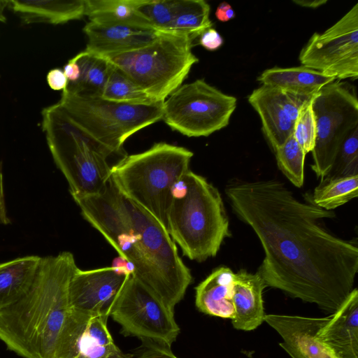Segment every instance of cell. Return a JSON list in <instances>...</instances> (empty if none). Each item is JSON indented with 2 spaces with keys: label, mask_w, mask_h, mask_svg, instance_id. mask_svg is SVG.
Masks as SVG:
<instances>
[{
  "label": "cell",
  "mask_w": 358,
  "mask_h": 358,
  "mask_svg": "<svg viewBox=\"0 0 358 358\" xmlns=\"http://www.w3.org/2000/svg\"><path fill=\"white\" fill-rule=\"evenodd\" d=\"M225 192L261 243L264 257L257 273L266 286L336 312L353 289L358 248L324 225L335 213L310 198L301 201L274 179L231 182Z\"/></svg>",
  "instance_id": "1"
},
{
  "label": "cell",
  "mask_w": 358,
  "mask_h": 358,
  "mask_svg": "<svg viewBox=\"0 0 358 358\" xmlns=\"http://www.w3.org/2000/svg\"><path fill=\"white\" fill-rule=\"evenodd\" d=\"M73 199L84 219L129 264L131 274L174 310L192 276L165 227L125 196L111 178L99 193Z\"/></svg>",
  "instance_id": "2"
},
{
  "label": "cell",
  "mask_w": 358,
  "mask_h": 358,
  "mask_svg": "<svg viewBox=\"0 0 358 358\" xmlns=\"http://www.w3.org/2000/svg\"><path fill=\"white\" fill-rule=\"evenodd\" d=\"M78 268L70 252L42 257L29 291L0 310V339L8 350L24 358H54L70 309L69 282Z\"/></svg>",
  "instance_id": "3"
},
{
  "label": "cell",
  "mask_w": 358,
  "mask_h": 358,
  "mask_svg": "<svg viewBox=\"0 0 358 358\" xmlns=\"http://www.w3.org/2000/svg\"><path fill=\"white\" fill-rule=\"evenodd\" d=\"M166 230L190 260L201 262L215 257L231 236L218 189L189 169L173 188Z\"/></svg>",
  "instance_id": "4"
},
{
  "label": "cell",
  "mask_w": 358,
  "mask_h": 358,
  "mask_svg": "<svg viewBox=\"0 0 358 358\" xmlns=\"http://www.w3.org/2000/svg\"><path fill=\"white\" fill-rule=\"evenodd\" d=\"M194 154L164 142L126 155L112 167L110 178L128 199L155 217L166 229L173 190L189 170Z\"/></svg>",
  "instance_id": "5"
},
{
  "label": "cell",
  "mask_w": 358,
  "mask_h": 358,
  "mask_svg": "<svg viewBox=\"0 0 358 358\" xmlns=\"http://www.w3.org/2000/svg\"><path fill=\"white\" fill-rule=\"evenodd\" d=\"M41 115L48 146L72 197L101 192L111 176L109 160L117 155L76 124L57 103Z\"/></svg>",
  "instance_id": "6"
},
{
  "label": "cell",
  "mask_w": 358,
  "mask_h": 358,
  "mask_svg": "<svg viewBox=\"0 0 358 358\" xmlns=\"http://www.w3.org/2000/svg\"><path fill=\"white\" fill-rule=\"evenodd\" d=\"M193 42L186 36L159 31L155 39L138 50L105 57L123 71L155 102H164L199 62Z\"/></svg>",
  "instance_id": "7"
},
{
  "label": "cell",
  "mask_w": 358,
  "mask_h": 358,
  "mask_svg": "<svg viewBox=\"0 0 358 358\" xmlns=\"http://www.w3.org/2000/svg\"><path fill=\"white\" fill-rule=\"evenodd\" d=\"M163 103H120L101 96H80L65 89L57 103L92 138L117 155L125 157V141L139 130L162 120Z\"/></svg>",
  "instance_id": "8"
},
{
  "label": "cell",
  "mask_w": 358,
  "mask_h": 358,
  "mask_svg": "<svg viewBox=\"0 0 358 358\" xmlns=\"http://www.w3.org/2000/svg\"><path fill=\"white\" fill-rule=\"evenodd\" d=\"M311 105L317 127L311 168L322 180L331 171L345 138L358 127V100L353 87L334 81L313 97Z\"/></svg>",
  "instance_id": "9"
},
{
  "label": "cell",
  "mask_w": 358,
  "mask_h": 358,
  "mask_svg": "<svg viewBox=\"0 0 358 358\" xmlns=\"http://www.w3.org/2000/svg\"><path fill=\"white\" fill-rule=\"evenodd\" d=\"M236 101L198 79L180 86L164 101L162 120L188 137L208 136L228 125Z\"/></svg>",
  "instance_id": "10"
},
{
  "label": "cell",
  "mask_w": 358,
  "mask_h": 358,
  "mask_svg": "<svg viewBox=\"0 0 358 358\" xmlns=\"http://www.w3.org/2000/svg\"><path fill=\"white\" fill-rule=\"evenodd\" d=\"M110 316L124 336L168 348L180 334L174 310L166 306L131 273L119 293Z\"/></svg>",
  "instance_id": "11"
},
{
  "label": "cell",
  "mask_w": 358,
  "mask_h": 358,
  "mask_svg": "<svg viewBox=\"0 0 358 358\" xmlns=\"http://www.w3.org/2000/svg\"><path fill=\"white\" fill-rule=\"evenodd\" d=\"M301 66L336 79L358 77V3L323 33H314L302 48Z\"/></svg>",
  "instance_id": "12"
},
{
  "label": "cell",
  "mask_w": 358,
  "mask_h": 358,
  "mask_svg": "<svg viewBox=\"0 0 358 358\" xmlns=\"http://www.w3.org/2000/svg\"><path fill=\"white\" fill-rule=\"evenodd\" d=\"M108 320L71 308L59 332L54 358H134L115 343Z\"/></svg>",
  "instance_id": "13"
},
{
  "label": "cell",
  "mask_w": 358,
  "mask_h": 358,
  "mask_svg": "<svg viewBox=\"0 0 358 358\" xmlns=\"http://www.w3.org/2000/svg\"><path fill=\"white\" fill-rule=\"evenodd\" d=\"M131 273L127 262L91 270L76 269L69 285L70 308L108 319L113 306Z\"/></svg>",
  "instance_id": "14"
},
{
  "label": "cell",
  "mask_w": 358,
  "mask_h": 358,
  "mask_svg": "<svg viewBox=\"0 0 358 358\" xmlns=\"http://www.w3.org/2000/svg\"><path fill=\"white\" fill-rule=\"evenodd\" d=\"M312 99L265 85L248 96V102L258 113L262 131L274 151L293 134L301 109Z\"/></svg>",
  "instance_id": "15"
},
{
  "label": "cell",
  "mask_w": 358,
  "mask_h": 358,
  "mask_svg": "<svg viewBox=\"0 0 358 358\" xmlns=\"http://www.w3.org/2000/svg\"><path fill=\"white\" fill-rule=\"evenodd\" d=\"M327 317L265 315L264 321L282 338L280 345L292 358H336L317 337Z\"/></svg>",
  "instance_id": "16"
},
{
  "label": "cell",
  "mask_w": 358,
  "mask_h": 358,
  "mask_svg": "<svg viewBox=\"0 0 358 358\" xmlns=\"http://www.w3.org/2000/svg\"><path fill=\"white\" fill-rule=\"evenodd\" d=\"M87 52L103 57L131 52L153 41L159 31L133 25L89 22L83 27Z\"/></svg>",
  "instance_id": "17"
},
{
  "label": "cell",
  "mask_w": 358,
  "mask_h": 358,
  "mask_svg": "<svg viewBox=\"0 0 358 358\" xmlns=\"http://www.w3.org/2000/svg\"><path fill=\"white\" fill-rule=\"evenodd\" d=\"M336 358H358V290L354 288L317 334Z\"/></svg>",
  "instance_id": "18"
},
{
  "label": "cell",
  "mask_w": 358,
  "mask_h": 358,
  "mask_svg": "<svg viewBox=\"0 0 358 358\" xmlns=\"http://www.w3.org/2000/svg\"><path fill=\"white\" fill-rule=\"evenodd\" d=\"M266 285L257 272L240 270L234 276L233 304L234 328L242 331L257 329L264 321L262 293Z\"/></svg>",
  "instance_id": "19"
},
{
  "label": "cell",
  "mask_w": 358,
  "mask_h": 358,
  "mask_svg": "<svg viewBox=\"0 0 358 358\" xmlns=\"http://www.w3.org/2000/svg\"><path fill=\"white\" fill-rule=\"evenodd\" d=\"M235 273L229 267L215 268L195 288V305L206 315L232 320Z\"/></svg>",
  "instance_id": "20"
},
{
  "label": "cell",
  "mask_w": 358,
  "mask_h": 358,
  "mask_svg": "<svg viewBox=\"0 0 358 358\" xmlns=\"http://www.w3.org/2000/svg\"><path fill=\"white\" fill-rule=\"evenodd\" d=\"M8 7L23 24H59L85 16V0H10Z\"/></svg>",
  "instance_id": "21"
},
{
  "label": "cell",
  "mask_w": 358,
  "mask_h": 358,
  "mask_svg": "<svg viewBox=\"0 0 358 358\" xmlns=\"http://www.w3.org/2000/svg\"><path fill=\"white\" fill-rule=\"evenodd\" d=\"M257 80L262 85L278 88L291 94L313 97L323 87L335 81L336 78L301 66L268 69L263 71Z\"/></svg>",
  "instance_id": "22"
},
{
  "label": "cell",
  "mask_w": 358,
  "mask_h": 358,
  "mask_svg": "<svg viewBox=\"0 0 358 358\" xmlns=\"http://www.w3.org/2000/svg\"><path fill=\"white\" fill-rule=\"evenodd\" d=\"M42 257L25 256L0 264V310L20 300L30 289Z\"/></svg>",
  "instance_id": "23"
},
{
  "label": "cell",
  "mask_w": 358,
  "mask_h": 358,
  "mask_svg": "<svg viewBox=\"0 0 358 358\" xmlns=\"http://www.w3.org/2000/svg\"><path fill=\"white\" fill-rule=\"evenodd\" d=\"M137 1L85 0V16L90 22L99 24H128L155 29L136 8Z\"/></svg>",
  "instance_id": "24"
},
{
  "label": "cell",
  "mask_w": 358,
  "mask_h": 358,
  "mask_svg": "<svg viewBox=\"0 0 358 358\" xmlns=\"http://www.w3.org/2000/svg\"><path fill=\"white\" fill-rule=\"evenodd\" d=\"M73 59L79 66L80 76L75 83H68L66 89L80 96H101L108 76L110 62L85 50Z\"/></svg>",
  "instance_id": "25"
},
{
  "label": "cell",
  "mask_w": 358,
  "mask_h": 358,
  "mask_svg": "<svg viewBox=\"0 0 358 358\" xmlns=\"http://www.w3.org/2000/svg\"><path fill=\"white\" fill-rule=\"evenodd\" d=\"M210 8L203 0H176L171 32L185 35L192 42L212 28Z\"/></svg>",
  "instance_id": "26"
},
{
  "label": "cell",
  "mask_w": 358,
  "mask_h": 358,
  "mask_svg": "<svg viewBox=\"0 0 358 358\" xmlns=\"http://www.w3.org/2000/svg\"><path fill=\"white\" fill-rule=\"evenodd\" d=\"M313 192L311 201L327 210H332L358 195V175L325 177Z\"/></svg>",
  "instance_id": "27"
},
{
  "label": "cell",
  "mask_w": 358,
  "mask_h": 358,
  "mask_svg": "<svg viewBox=\"0 0 358 358\" xmlns=\"http://www.w3.org/2000/svg\"><path fill=\"white\" fill-rule=\"evenodd\" d=\"M101 97L120 103L134 104L157 103L141 90L123 71L110 62L108 79Z\"/></svg>",
  "instance_id": "28"
},
{
  "label": "cell",
  "mask_w": 358,
  "mask_h": 358,
  "mask_svg": "<svg viewBox=\"0 0 358 358\" xmlns=\"http://www.w3.org/2000/svg\"><path fill=\"white\" fill-rule=\"evenodd\" d=\"M278 168L296 187H301L304 181L306 153L292 135L275 151Z\"/></svg>",
  "instance_id": "29"
},
{
  "label": "cell",
  "mask_w": 358,
  "mask_h": 358,
  "mask_svg": "<svg viewBox=\"0 0 358 358\" xmlns=\"http://www.w3.org/2000/svg\"><path fill=\"white\" fill-rule=\"evenodd\" d=\"M176 0H138L137 10L159 31L171 29Z\"/></svg>",
  "instance_id": "30"
},
{
  "label": "cell",
  "mask_w": 358,
  "mask_h": 358,
  "mask_svg": "<svg viewBox=\"0 0 358 358\" xmlns=\"http://www.w3.org/2000/svg\"><path fill=\"white\" fill-rule=\"evenodd\" d=\"M358 175V127L343 143L327 176Z\"/></svg>",
  "instance_id": "31"
},
{
  "label": "cell",
  "mask_w": 358,
  "mask_h": 358,
  "mask_svg": "<svg viewBox=\"0 0 358 358\" xmlns=\"http://www.w3.org/2000/svg\"><path fill=\"white\" fill-rule=\"evenodd\" d=\"M311 101L301 109L295 122L293 136L306 154L314 148L317 135V127Z\"/></svg>",
  "instance_id": "32"
},
{
  "label": "cell",
  "mask_w": 358,
  "mask_h": 358,
  "mask_svg": "<svg viewBox=\"0 0 358 358\" xmlns=\"http://www.w3.org/2000/svg\"><path fill=\"white\" fill-rule=\"evenodd\" d=\"M140 353L134 358H178L168 348L153 343H143Z\"/></svg>",
  "instance_id": "33"
},
{
  "label": "cell",
  "mask_w": 358,
  "mask_h": 358,
  "mask_svg": "<svg viewBox=\"0 0 358 358\" xmlns=\"http://www.w3.org/2000/svg\"><path fill=\"white\" fill-rule=\"evenodd\" d=\"M224 40L219 32L213 28L206 30L199 38V44L209 51L219 49L223 44Z\"/></svg>",
  "instance_id": "34"
},
{
  "label": "cell",
  "mask_w": 358,
  "mask_h": 358,
  "mask_svg": "<svg viewBox=\"0 0 358 358\" xmlns=\"http://www.w3.org/2000/svg\"><path fill=\"white\" fill-rule=\"evenodd\" d=\"M47 82L52 90L63 91L66 88L69 80L62 70L54 69L48 72Z\"/></svg>",
  "instance_id": "35"
},
{
  "label": "cell",
  "mask_w": 358,
  "mask_h": 358,
  "mask_svg": "<svg viewBox=\"0 0 358 358\" xmlns=\"http://www.w3.org/2000/svg\"><path fill=\"white\" fill-rule=\"evenodd\" d=\"M215 17L221 22H225L235 17V12L231 5L227 2L220 3L215 11Z\"/></svg>",
  "instance_id": "36"
},
{
  "label": "cell",
  "mask_w": 358,
  "mask_h": 358,
  "mask_svg": "<svg viewBox=\"0 0 358 358\" xmlns=\"http://www.w3.org/2000/svg\"><path fill=\"white\" fill-rule=\"evenodd\" d=\"M64 73L67 78L69 83H75L80 76V69L78 64L72 58L64 66Z\"/></svg>",
  "instance_id": "37"
},
{
  "label": "cell",
  "mask_w": 358,
  "mask_h": 358,
  "mask_svg": "<svg viewBox=\"0 0 358 358\" xmlns=\"http://www.w3.org/2000/svg\"><path fill=\"white\" fill-rule=\"evenodd\" d=\"M0 223L3 224H8L10 223V219L7 215L3 185V177L0 171Z\"/></svg>",
  "instance_id": "38"
},
{
  "label": "cell",
  "mask_w": 358,
  "mask_h": 358,
  "mask_svg": "<svg viewBox=\"0 0 358 358\" xmlns=\"http://www.w3.org/2000/svg\"><path fill=\"white\" fill-rule=\"evenodd\" d=\"M294 2L301 5V6L316 8L326 3V1H294Z\"/></svg>",
  "instance_id": "39"
},
{
  "label": "cell",
  "mask_w": 358,
  "mask_h": 358,
  "mask_svg": "<svg viewBox=\"0 0 358 358\" xmlns=\"http://www.w3.org/2000/svg\"><path fill=\"white\" fill-rule=\"evenodd\" d=\"M9 1H0V22L5 23L6 22V17L3 13L4 10L8 7Z\"/></svg>",
  "instance_id": "40"
}]
</instances>
